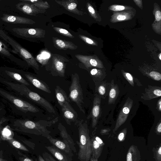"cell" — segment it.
Returning a JSON list of instances; mask_svg holds the SVG:
<instances>
[{"label": "cell", "mask_w": 161, "mask_h": 161, "mask_svg": "<svg viewBox=\"0 0 161 161\" xmlns=\"http://www.w3.org/2000/svg\"><path fill=\"white\" fill-rule=\"evenodd\" d=\"M58 121V117L50 121L40 120L35 121L27 119H17L10 127L12 130L22 134L41 136L47 137L51 133L47 127L54 124Z\"/></svg>", "instance_id": "6da1fadb"}, {"label": "cell", "mask_w": 161, "mask_h": 161, "mask_svg": "<svg viewBox=\"0 0 161 161\" xmlns=\"http://www.w3.org/2000/svg\"><path fill=\"white\" fill-rule=\"evenodd\" d=\"M75 125L78 127L79 141L78 158L80 161H89L92 156L91 142L89 130L86 121L78 120Z\"/></svg>", "instance_id": "7a4b0ae2"}, {"label": "cell", "mask_w": 161, "mask_h": 161, "mask_svg": "<svg viewBox=\"0 0 161 161\" xmlns=\"http://www.w3.org/2000/svg\"><path fill=\"white\" fill-rule=\"evenodd\" d=\"M0 36L9 44L17 53V54L24 60L29 66L37 70L39 69V65L31 54L13 39L0 30Z\"/></svg>", "instance_id": "3957f363"}, {"label": "cell", "mask_w": 161, "mask_h": 161, "mask_svg": "<svg viewBox=\"0 0 161 161\" xmlns=\"http://www.w3.org/2000/svg\"><path fill=\"white\" fill-rule=\"evenodd\" d=\"M71 83L69 88V98L71 101L75 103L80 110L84 114L85 111L83 108V95L79 77L77 73L72 74Z\"/></svg>", "instance_id": "277c9868"}, {"label": "cell", "mask_w": 161, "mask_h": 161, "mask_svg": "<svg viewBox=\"0 0 161 161\" xmlns=\"http://www.w3.org/2000/svg\"><path fill=\"white\" fill-rule=\"evenodd\" d=\"M0 93L23 112L36 113L39 111L38 108L26 101L19 99L2 90H0Z\"/></svg>", "instance_id": "5b68a950"}, {"label": "cell", "mask_w": 161, "mask_h": 161, "mask_svg": "<svg viewBox=\"0 0 161 161\" xmlns=\"http://www.w3.org/2000/svg\"><path fill=\"white\" fill-rule=\"evenodd\" d=\"M12 31L16 35L23 38H40L45 34V30L39 28H14Z\"/></svg>", "instance_id": "8992f818"}, {"label": "cell", "mask_w": 161, "mask_h": 161, "mask_svg": "<svg viewBox=\"0 0 161 161\" xmlns=\"http://www.w3.org/2000/svg\"><path fill=\"white\" fill-rule=\"evenodd\" d=\"M14 149L7 142L0 140V161H15Z\"/></svg>", "instance_id": "52a82bcc"}, {"label": "cell", "mask_w": 161, "mask_h": 161, "mask_svg": "<svg viewBox=\"0 0 161 161\" xmlns=\"http://www.w3.org/2000/svg\"><path fill=\"white\" fill-rule=\"evenodd\" d=\"M61 108L63 117L68 125L77 122V114L69 103H65Z\"/></svg>", "instance_id": "ba28073f"}, {"label": "cell", "mask_w": 161, "mask_h": 161, "mask_svg": "<svg viewBox=\"0 0 161 161\" xmlns=\"http://www.w3.org/2000/svg\"><path fill=\"white\" fill-rule=\"evenodd\" d=\"M17 8L23 13L31 15H35L40 13H44L46 10L40 9L32 4L21 2L16 5Z\"/></svg>", "instance_id": "9c48e42d"}, {"label": "cell", "mask_w": 161, "mask_h": 161, "mask_svg": "<svg viewBox=\"0 0 161 161\" xmlns=\"http://www.w3.org/2000/svg\"><path fill=\"white\" fill-rule=\"evenodd\" d=\"M54 146L64 152L70 157L73 156L72 151L69 145L63 140L53 138L50 135L46 137Z\"/></svg>", "instance_id": "30bf717a"}, {"label": "cell", "mask_w": 161, "mask_h": 161, "mask_svg": "<svg viewBox=\"0 0 161 161\" xmlns=\"http://www.w3.org/2000/svg\"><path fill=\"white\" fill-rule=\"evenodd\" d=\"M2 20L6 23L12 24H33L35 22L29 19L16 16L4 14Z\"/></svg>", "instance_id": "8fae6325"}, {"label": "cell", "mask_w": 161, "mask_h": 161, "mask_svg": "<svg viewBox=\"0 0 161 161\" xmlns=\"http://www.w3.org/2000/svg\"><path fill=\"white\" fill-rule=\"evenodd\" d=\"M25 75L27 80L37 88L48 93H51L50 88L44 81L29 74Z\"/></svg>", "instance_id": "7c38bea8"}, {"label": "cell", "mask_w": 161, "mask_h": 161, "mask_svg": "<svg viewBox=\"0 0 161 161\" xmlns=\"http://www.w3.org/2000/svg\"><path fill=\"white\" fill-rule=\"evenodd\" d=\"M58 128L60 134L63 141L69 145L72 151L76 153L75 143L70 136L68 134L65 127L61 123H60L58 125Z\"/></svg>", "instance_id": "4fadbf2b"}, {"label": "cell", "mask_w": 161, "mask_h": 161, "mask_svg": "<svg viewBox=\"0 0 161 161\" xmlns=\"http://www.w3.org/2000/svg\"><path fill=\"white\" fill-rule=\"evenodd\" d=\"M53 68L58 75L64 76L65 65L64 60L58 55L53 56Z\"/></svg>", "instance_id": "5bb4252c"}, {"label": "cell", "mask_w": 161, "mask_h": 161, "mask_svg": "<svg viewBox=\"0 0 161 161\" xmlns=\"http://www.w3.org/2000/svg\"><path fill=\"white\" fill-rule=\"evenodd\" d=\"M55 1L57 3L64 7L67 10L70 12L78 15H82L83 14V12L79 10L76 8L77 5L76 2H77V1L74 0H55Z\"/></svg>", "instance_id": "9a60e30c"}, {"label": "cell", "mask_w": 161, "mask_h": 161, "mask_svg": "<svg viewBox=\"0 0 161 161\" xmlns=\"http://www.w3.org/2000/svg\"><path fill=\"white\" fill-rule=\"evenodd\" d=\"M45 147L59 161H72V157L55 146H48Z\"/></svg>", "instance_id": "2e32d148"}, {"label": "cell", "mask_w": 161, "mask_h": 161, "mask_svg": "<svg viewBox=\"0 0 161 161\" xmlns=\"http://www.w3.org/2000/svg\"><path fill=\"white\" fill-rule=\"evenodd\" d=\"M91 157L95 160H98L101 156L105 144H100L95 140L94 136L91 139Z\"/></svg>", "instance_id": "e0dca14e"}, {"label": "cell", "mask_w": 161, "mask_h": 161, "mask_svg": "<svg viewBox=\"0 0 161 161\" xmlns=\"http://www.w3.org/2000/svg\"><path fill=\"white\" fill-rule=\"evenodd\" d=\"M11 53L17 54L14 50L8 47L0 40V55L12 61H18L19 59L14 56Z\"/></svg>", "instance_id": "ac0fdd59"}, {"label": "cell", "mask_w": 161, "mask_h": 161, "mask_svg": "<svg viewBox=\"0 0 161 161\" xmlns=\"http://www.w3.org/2000/svg\"><path fill=\"white\" fill-rule=\"evenodd\" d=\"M99 99L97 96L95 97L93 101L92 110L91 113L92 118V127L94 128L97 123L100 112Z\"/></svg>", "instance_id": "d6986e66"}, {"label": "cell", "mask_w": 161, "mask_h": 161, "mask_svg": "<svg viewBox=\"0 0 161 161\" xmlns=\"http://www.w3.org/2000/svg\"><path fill=\"white\" fill-rule=\"evenodd\" d=\"M141 159V154L137 147L134 145H131L127 153L126 161H140Z\"/></svg>", "instance_id": "ffe728a7"}, {"label": "cell", "mask_w": 161, "mask_h": 161, "mask_svg": "<svg viewBox=\"0 0 161 161\" xmlns=\"http://www.w3.org/2000/svg\"><path fill=\"white\" fill-rule=\"evenodd\" d=\"M55 91L56 99L61 107L66 103H69V99L66 92L59 86H56Z\"/></svg>", "instance_id": "44dd1931"}, {"label": "cell", "mask_w": 161, "mask_h": 161, "mask_svg": "<svg viewBox=\"0 0 161 161\" xmlns=\"http://www.w3.org/2000/svg\"><path fill=\"white\" fill-rule=\"evenodd\" d=\"M55 46L59 49L66 50L67 49L71 50L76 49L77 47L71 42L64 40L55 38H53Z\"/></svg>", "instance_id": "7402d4cb"}, {"label": "cell", "mask_w": 161, "mask_h": 161, "mask_svg": "<svg viewBox=\"0 0 161 161\" xmlns=\"http://www.w3.org/2000/svg\"><path fill=\"white\" fill-rule=\"evenodd\" d=\"M6 141L7 142L14 147L21 151L25 153H32V151L30 148L28 147H27L14 138Z\"/></svg>", "instance_id": "603a6c76"}, {"label": "cell", "mask_w": 161, "mask_h": 161, "mask_svg": "<svg viewBox=\"0 0 161 161\" xmlns=\"http://www.w3.org/2000/svg\"><path fill=\"white\" fill-rule=\"evenodd\" d=\"M14 133L10 127L7 125L2 128L0 132V140L6 141L14 138Z\"/></svg>", "instance_id": "cb8c5ba5"}, {"label": "cell", "mask_w": 161, "mask_h": 161, "mask_svg": "<svg viewBox=\"0 0 161 161\" xmlns=\"http://www.w3.org/2000/svg\"><path fill=\"white\" fill-rule=\"evenodd\" d=\"M13 154L17 161H37L36 159L34 160L25 153L15 148Z\"/></svg>", "instance_id": "d4e9b609"}, {"label": "cell", "mask_w": 161, "mask_h": 161, "mask_svg": "<svg viewBox=\"0 0 161 161\" xmlns=\"http://www.w3.org/2000/svg\"><path fill=\"white\" fill-rule=\"evenodd\" d=\"M20 1L32 4L40 9H45L49 8L50 7L49 4L47 2L42 0H20Z\"/></svg>", "instance_id": "484cf974"}, {"label": "cell", "mask_w": 161, "mask_h": 161, "mask_svg": "<svg viewBox=\"0 0 161 161\" xmlns=\"http://www.w3.org/2000/svg\"><path fill=\"white\" fill-rule=\"evenodd\" d=\"M5 72L8 75L21 84L27 86L30 85L29 83L19 74L8 70L5 71Z\"/></svg>", "instance_id": "4316f807"}, {"label": "cell", "mask_w": 161, "mask_h": 161, "mask_svg": "<svg viewBox=\"0 0 161 161\" xmlns=\"http://www.w3.org/2000/svg\"><path fill=\"white\" fill-rule=\"evenodd\" d=\"M14 138L19 141L30 149L34 150L35 147V144L33 142L20 136L15 135L14 134Z\"/></svg>", "instance_id": "83f0119b"}, {"label": "cell", "mask_w": 161, "mask_h": 161, "mask_svg": "<svg viewBox=\"0 0 161 161\" xmlns=\"http://www.w3.org/2000/svg\"><path fill=\"white\" fill-rule=\"evenodd\" d=\"M153 151L155 161H161V144H160L156 148H153Z\"/></svg>", "instance_id": "f1b7e54d"}, {"label": "cell", "mask_w": 161, "mask_h": 161, "mask_svg": "<svg viewBox=\"0 0 161 161\" xmlns=\"http://www.w3.org/2000/svg\"><path fill=\"white\" fill-rule=\"evenodd\" d=\"M53 28L56 32L63 36L70 38H73L74 37L69 32L65 29L55 27H53Z\"/></svg>", "instance_id": "f546056e"}, {"label": "cell", "mask_w": 161, "mask_h": 161, "mask_svg": "<svg viewBox=\"0 0 161 161\" xmlns=\"http://www.w3.org/2000/svg\"><path fill=\"white\" fill-rule=\"evenodd\" d=\"M42 156L45 161H57L50 154L47 152L43 153Z\"/></svg>", "instance_id": "4dcf8cb0"}, {"label": "cell", "mask_w": 161, "mask_h": 161, "mask_svg": "<svg viewBox=\"0 0 161 161\" xmlns=\"http://www.w3.org/2000/svg\"><path fill=\"white\" fill-rule=\"evenodd\" d=\"M150 75L155 80H159L161 79V75L158 72L152 71L150 73Z\"/></svg>", "instance_id": "1f68e13d"}, {"label": "cell", "mask_w": 161, "mask_h": 161, "mask_svg": "<svg viewBox=\"0 0 161 161\" xmlns=\"http://www.w3.org/2000/svg\"><path fill=\"white\" fill-rule=\"evenodd\" d=\"M126 130H124L120 132L118 136V140L119 142L123 141L125 138Z\"/></svg>", "instance_id": "d6a6232c"}, {"label": "cell", "mask_w": 161, "mask_h": 161, "mask_svg": "<svg viewBox=\"0 0 161 161\" xmlns=\"http://www.w3.org/2000/svg\"><path fill=\"white\" fill-rule=\"evenodd\" d=\"M79 36L81 39L88 44H92L94 43L93 41L89 38L80 35H79Z\"/></svg>", "instance_id": "836d02e7"}, {"label": "cell", "mask_w": 161, "mask_h": 161, "mask_svg": "<svg viewBox=\"0 0 161 161\" xmlns=\"http://www.w3.org/2000/svg\"><path fill=\"white\" fill-rule=\"evenodd\" d=\"M116 95V91L114 88H112L109 92V97L111 99L115 97Z\"/></svg>", "instance_id": "e575fe53"}, {"label": "cell", "mask_w": 161, "mask_h": 161, "mask_svg": "<svg viewBox=\"0 0 161 161\" xmlns=\"http://www.w3.org/2000/svg\"><path fill=\"white\" fill-rule=\"evenodd\" d=\"M155 19L157 21H160L161 19V13L159 11H157L155 13Z\"/></svg>", "instance_id": "d590c367"}, {"label": "cell", "mask_w": 161, "mask_h": 161, "mask_svg": "<svg viewBox=\"0 0 161 161\" xmlns=\"http://www.w3.org/2000/svg\"><path fill=\"white\" fill-rule=\"evenodd\" d=\"M98 90L99 92L101 95H103L105 93V88L103 86H100L98 88Z\"/></svg>", "instance_id": "8d00e7d4"}, {"label": "cell", "mask_w": 161, "mask_h": 161, "mask_svg": "<svg viewBox=\"0 0 161 161\" xmlns=\"http://www.w3.org/2000/svg\"><path fill=\"white\" fill-rule=\"evenodd\" d=\"M88 9L89 12L92 14H93L95 13V10L91 6L89 5V4H88Z\"/></svg>", "instance_id": "74e56055"}, {"label": "cell", "mask_w": 161, "mask_h": 161, "mask_svg": "<svg viewBox=\"0 0 161 161\" xmlns=\"http://www.w3.org/2000/svg\"><path fill=\"white\" fill-rule=\"evenodd\" d=\"M156 133L158 135H160L161 133V123H160L156 129Z\"/></svg>", "instance_id": "f35d334b"}, {"label": "cell", "mask_w": 161, "mask_h": 161, "mask_svg": "<svg viewBox=\"0 0 161 161\" xmlns=\"http://www.w3.org/2000/svg\"><path fill=\"white\" fill-rule=\"evenodd\" d=\"M154 94L157 96L160 97L161 96V91L160 89H156L153 92Z\"/></svg>", "instance_id": "ab89813d"}, {"label": "cell", "mask_w": 161, "mask_h": 161, "mask_svg": "<svg viewBox=\"0 0 161 161\" xmlns=\"http://www.w3.org/2000/svg\"><path fill=\"white\" fill-rule=\"evenodd\" d=\"M98 73V70L96 69H92L90 71V74L92 76H95Z\"/></svg>", "instance_id": "60d3db41"}, {"label": "cell", "mask_w": 161, "mask_h": 161, "mask_svg": "<svg viewBox=\"0 0 161 161\" xmlns=\"http://www.w3.org/2000/svg\"><path fill=\"white\" fill-rule=\"evenodd\" d=\"M94 137L96 141L99 144H105L103 142L102 140L99 137L94 136Z\"/></svg>", "instance_id": "b9f144b4"}, {"label": "cell", "mask_w": 161, "mask_h": 161, "mask_svg": "<svg viewBox=\"0 0 161 161\" xmlns=\"http://www.w3.org/2000/svg\"><path fill=\"white\" fill-rule=\"evenodd\" d=\"M125 75L127 79L130 81H132L133 78L131 75L129 73H126Z\"/></svg>", "instance_id": "7bdbcfd3"}, {"label": "cell", "mask_w": 161, "mask_h": 161, "mask_svg": "<svg viewBox=\"0 0 161 161\" xmlns=\"http://www.w3.org/2000/svg\"><path fill=\"white\" fill-rule=\"evenodd\" d=\"M117 19L119 20H124L126 19V17L124 15H120L117 16Z\"/></svg>", "instance_id": "ee69618b"}, {"label": "cell", "mask_w": 161, "mask_h": 161, "mask_svg": "<svg viewBox=\"0 0 161 161\" xmlns=\"http://www.w3.org/2000/svg\"><path fill=\"white\" fill-rule=\"evenodd\" d=\"M116 8L118 10H121L125 9V7L123 6L117 5L116 6Z\"/></svg>", "instance_id": "f6af8a7d"}, {"label": "cell", "mask_w": 161, "mask_h": 161, "mask_svg": "<svg viewBox=\"0 0 161 161\" xmlns=\"http://www.w3.org/2000/svg\"><path fill=\"white\" fill-rule=\"evenodd\" d=\"M42 55V56L43 59H44L49 58V54L46 53H43Z\"/></svg>", "instance_id": "bcb514c9"}, {"label": "cell", "mask_w": 161, "mask_h": 161, "mask_svg": "<svg viewBox=\"0 0 161 161\" xmlns=\"http://www.w3.org/2000/svg\"><path fill=\"white\" fill-rule=\"evenodd\" d=\"M45 161L43 159L42 156L39 155L38 156V161Z\"/></svg>", "instance_id": "7dc6e473"}, {"label": "cell", "mask_w": 161, "mask_h": 161, "mask_svg": "<svg viewBox=\"0 0 161 161\" xmlns=\"http://www.w3.org/2000/svg\"><path fill=\"white\" fill-rule=\"evenodd\" d=\"M159 103V109L160 110H161V102L160 100V101Z\"/></svg>", "instance_id": "c3c4849f"}, {"label": "cell", "mask_w": 161, "mask_h": 161, "mask_svg": "<svg viewBox=\"0 0 161 161\" xmlns=\"http://www.w3.org/2000/svg\"><path fill=\"white\" fill-rule=\"evenodd\" d=\"M90 160L91 161H95V160L92 157H91Z\"/></svg>", "instance_id": "681fc988"}, {"label": "cell", "mask_w": 161, "mask_h": 161, "mask_svg": "<svg viewBox=\"0 0 161 161\" xmlns=\"http://www.w3.org/2000/svg\"><path fill=\"white\" fill-rule=\"evenodd\" d=\"M161 54L160 53V54H159V58L160 59V60H161Z\"/></svg>", "instance_id": "f907efd6"}, {"label": "cell", "mask_w": 161, "mask_h": 161, "mask_svg": "<svg viewBox=\"0 0 161 161\" xmlns=\"http://www.w3.org/2000/svg\"><path fill=\"white\" fill-rule=\"evenodd\" d=\"M95 161H98V160H95Z\"/></svg>", "instance_id": "816d5d0a"}, {"label": "cell", "mask_w": 161, "mask_h": 161, "mask_svg": "<svg viewBox=\"0 0 161 161\" xmlns=\"http://www.w3.org/2000/svg\"><path fill=\"white\" fill-rule=\"evenodd\" d=\"M112 161H113V160H112Z\"/></svg>", "instance_id": "f5cc1de1"}, {"label": "cell", "mask_w": 161, "mask_h": 161, "mask_svg": "<svg viewBox=\"0 0 161 161\" xmlns=\"http://www.w3.org/2000/svg\"></svg>", "instance_id": "db71d44e"}, {"label": "cell", "mask_w": 161, "mask_h": 161, "mask_svg": "<svg viewBox=\"0 0 161 161\" xmlns=\"http://www.w3.org/2000/svg\"></svg>", "instance_id": "11a10c76"}]
</instances>
